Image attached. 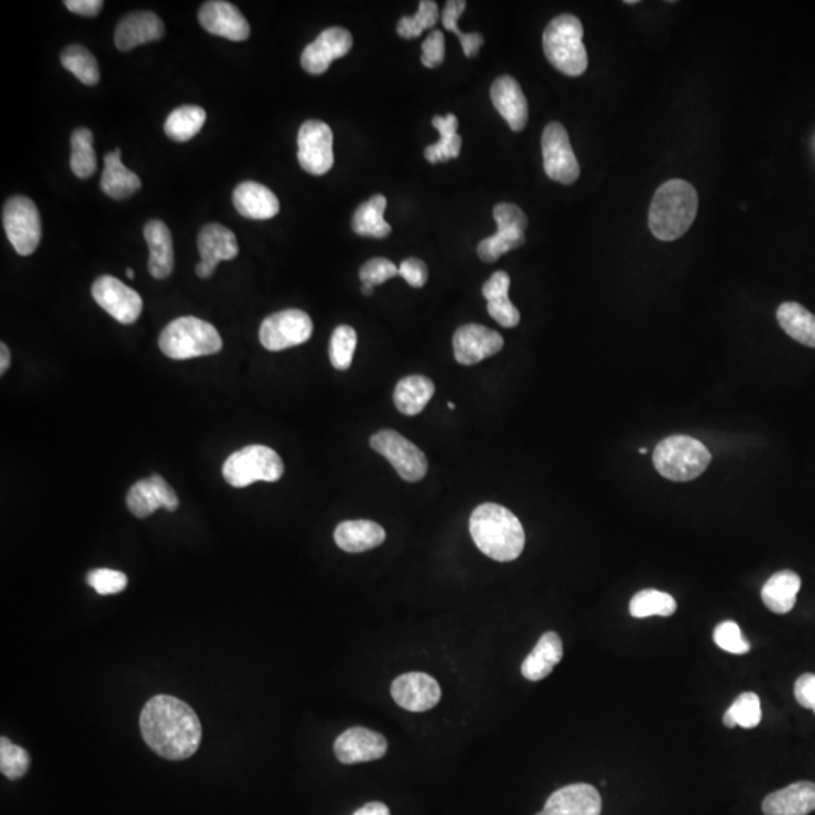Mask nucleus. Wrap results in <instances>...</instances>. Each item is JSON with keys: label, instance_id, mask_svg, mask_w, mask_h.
Returning a JSON list of instances; mask_svg holds the SVG:
<instances>
[{"label": "nucleus", "instance_id": "obj_3", "mask_svg": "<svg viewBox=\"0 0 815 815\" xmlns=\"http://www.w3.org/2000/svg\"><path fill=\"white\" fill-rule=\"evenodd\" d=\"M696 189L686 180L672 179L657 189L649 207L648 225L663 242L680 239L689 231L698 215Z\"/></svg>", "mask_w": 815, "mask_h": 815}, {"label": "nucleus", "instance_id": "obj_39", "mask_svg": "<svg viewBox=\"0 0 815 815\" xmlns=\"http://www.w3.org/2000/svg\"><path fill=\"white\" fill-rule=\"evenodd\" d=\"M61 62L65 70L73 73L82 84L93 87L99 84L100 68L99 62L94 58L90 50L79 44H71L65 47L61 53Z\"/></svg>", "mask_w": 815, "mask_h": 815}, {"label": "nucleus", "instance_id": "obj_41", "mask_svg": "<svg viewBox=\"0 0 815 815\" xmlns=\"http://www.w3.org/2000/svg\"><path fill=\"white\" fill-rule=\"evenodd\" d=\"M761 717L763 713H761L760 698L752 692L743 693L726 711L723 716V725L726 728H736L739 725L742 728L752 729L760 725Z\"/></svg>", "mask_w": 815, "mask_h": 815}, {"label": "nucleus", "instance_id": "obj_37", "mask_svg": "<svg viewBox=\"0 0 815 815\" xmlns=\"http://www.w3.org/2000/svg\"><path fill=\"white\" fill-rule=\"evenodd\" d=\"M206 123V111L200 106L185 105L171 112L165 121V133L176 142L191 141L203 129Z\"/></svg>", "mask_w": 815, "mask_h": 815}, {"label": "nucleus", "instance_id": "obj_32", "mask_svg": "<svg viewBox=\"0 0 815 815\" xmlns=\"http://www.w3.org/2000/svg\"><path fill=\"white\" fill-rule=\"evenodd\" d=\"M141 179L121 162V151L115 150L105 156V170H103L100 186L108 197L114 200H124L132 197L141 189Z\"/></svg>", "mask_w": 815, "mask_h": 815}, {"label": "nucleus", "instance_id": "obj_17", "mask_svg": "<svg viewBox=\"0 0 815 815\" xmlns=\"http://www.w3.org/2000/svg\"><path fill=\"white\" fill-rule=\"evenodd\" d=\"M352 46L351 32L343 28L325 29L302 52V68L310 74H323L336 59L348 55Z\"/></svg>", "mask_w": 815, "mask_h": 815}, {"label": "nucleus", "instance_id": "obj_9", "mask_svg": "<svg viewBox=\"0 0 815 815\" xmlns=\"http://www.w3.org/2000/svg\"><path fill=\"white\" fill-rule=\"evenodd\" d=\"M5 233L20 256H31L40 245L41 216L34 201L22 195L11 197L2 212Z\"/></svg>", "mask_w": 815, "mask_h": 815}, {"label": "nucleus", "instance_id": "obj_26", "mask_svg": "<svg viewBox=\"0 0 815 815\" xmlns=\"http://www.w3.org/2000/svg\"><path fill=\"white\" fill-rule=\"evenodd\" d=\"M144 237L150 250L148 271L156 280H165L174 269L173 236L170 228L154 219L145 224Z\"/></svg>", "mask_w": 815, "mask_h": 815}, {"label": "nucleus", "instance_id": "obj_47", "mask_svg": "<svg viewBox=\"0 0 815 815\" xmlns=\"http://www.w3.org/2000/svg\"><path fill=\"white\" fill-rule=\"evenodd\" d=\"M127 576L115 569H94L88 574V585L100 595L120 594L127 588Z\"/></svg>", "mask_w": 815, "mask_h": 815}, {"label": "nucleus", "instance_id": "obj_21", "mask_svg": "<svg viewBox=\"0 0 815 815\" xmlns=\"http://www.w3.org/2000/svg\"><path fill=\"white\" fill-rule=\"evenodd\" d=\"M603 802L597 788L571 784L554 791L536 815H600Z\"/></svg>", "mask_w": 815, "mask_h": 815}, {"label": "nucleus", "instance_id": "obj_50", "mask_svg": "<svg viewBox=\"0 0 815 815\" xmlns=\"http://www.w3.org/2000/svg\"><path fill=\"white\" fill-rule=\"evenodd\" d=\"M399 275L410 284V286L420 289L425 286L428 281L429 272L428 266L419 259H406L403 260L402 265L399 266Z\"/></svg>", "mask_w": 815, "mask_h": 815}, {"label": "nucleus", "instance_id": "obj_20", "mask_svg": "<svg viewBox=\"0 0 815 815\" xmlns=\"http://www.w3.org/2000/svg\"><path fill=\"white\" fill-rule=\"evenodd\" d=\"M387 748V740L382 734L355 726L339 736L334 743V754L343 764L367 763L384 757Z\"/></svg>", "mask_w": 815, "mask_h": 815}, {"label": "nucleus", "instance_id": "obj_11", "mask_svg": "<svg viewBox=\"0 0 815 815\" xmlns=\"http://www.w3.org/2000/svg\"><path fill=\"white\" fill-rule=\"evenodd\" d=\"M542 157L548 179L562 185H573L580 176V165L563 124H548L542 133Z\"/></svg>", "mask_w": 815, "mask_h": 815}, {"label": "nucleus", "instance_id": "obj_2", "mask_svg": "<svg viewBox=\"0 0 815 815\" xmlns=\"http://www.w3.org/2000/svg\"><path fill=\"white\" fill-rule=\"evenodd\" d=\"M470 533L477 548L497 562L518 559L526 544L523 524L509 509L496 503H483L474 509Z\"/></svg>", "mask_w": 815, "mask_h": 815}, {"label": "nucleus", "instance_id": "obj_49", "mask_svg": "<svg viewBox=\"0 0 815 815\" xmlns=\"http://www.w3.org/2000/svg\"><path fill=\"white\" fill-rule=\"evenodd\" d=\"M444 34L441 31H434L428 35L422 44V64L426 68H435L443 64L446 56V43Z\"/></svg>", "mask_w": 815, "mask_h": 815}, {"label": "nucleus", "instance_id": "obj_33", "mask_svg": "<svg viewBox=\"0 0 815 815\" xmlns=\"http://www.w3.org/2000/svg\"><path fill=\"white\" fill-rule=\"evenodd\" d=\"M435 385L431 379L422 375L406 376L394 390V405L405 416H417L425 410L434 397Z\"/></svg>", "mask_w": 815, "mask_h": 815}, {"label": "nucleus", "instance_id": "obj_48", "mask_svg": "<svg viewBox=\"0 0 815 815\" xmlns=\"http://www.w3.org/2000/svg\"><path fill=\"white\" fill-rule=\"evenodd\" d=\"M396 275H399V269L396 268V265L391 260L381 259V257L369 260L360 269V280L364 284H372V286L385 283V281L396 277Z\"/></svg>", "mask_w": 815, "mask_h": 815}, {"label": "nucleus", "instance_id": "obj_6", "mask_svg": "<svg viewBox=\"0 0 815 815\" xmlns=\"http://www.w3.org/2000/svg\"><path fill=\"white\" fill-rule=\"evenodd\" d=\"M652 461L665 479L690 482L707 470L711 453L701 441L689 435H672L657 444Z\"/></svg>", "mask_w": 815, "mask_h": 815}, {"label": "nucleus", "instance_id": "obj_52", "mask_svg": "<svg viewBox=\"0 0 815 815\" xmlns=\"http://www.w3.org/2000/svg\"><path fill=\"white\" fill-rule=\"evenodd\" d=\"M64 5L71 13L84 17H96L99 16L105 4L102 0H67Z\"/></svg>", "mask_w": 815, "mask_h": 815}, {"label": "nucleus", "instance_id": "obj_38", "mask_svg": "<svg viewBox=\"0 0 815 815\" xmlns=\"http://www.w3.org/2000/svg\"><path fill=\"white\" fill-rule=\"evenodd\" d=\"M70 167L79 179L93 177L97 171V156L94 151V135L90 129L77 127L71 135Z\"/></svg>", "mask_w": 815, "mask_h": 815}, {"label": "nucleus", "instance_id": "obj_40", "mask_svg": "<svg viewBox=\"0 0 815 815\" xmlns=\"http://www.w3.org/2000/svg\"><path fill=\"white\" fill-rule=\"evenodd\" d=\"M677 612V601L672 595L656 589H645L637 592L630 603V615L633 618L648 616H671Z\"/></svg>", "mask_w": 815, "mask_h": 815}, {"label": "nucleus", "instance_id": "obj_46", "mask_svg": "<svg viewBox=\"0 0 815 815\" xmlns=\"http://www.w3.org/2000/svg\"><path fill=\"white\" fill-rule=\"evenodd\" d=\"M714 642L723 651L742 656L751 649L748 640L743 637L739 624L734 621H725L717 625L714 630Z\"/></svg>", "mask_w": 815, "mask_h": 815}, {"label": "nucleus", "instance_id": "obj_8", "mask_svg": "<svg viewBox=\"0 0 815 815\" xmlns=\"http://www.w3.org/2000/svg\"><path fill=\"white\" fill-rule=\"evenodd\" d=\"M497 233L486 237L477 247V254L486 263H494L509 251L517 250L526 243L529 219L526 213L512 203H500L494 207Z\"/></svg>", "mask_w": 815, "mask_h": 815}, {"label": "nucleus", "instance_id": "obj_34", "mask_svg": "<svg viewBox=\"0 0 815 815\" xmlns=\"http://www.w3.org/2000/svg\"><path fill=\"white\" fill-rule=\"evenodd\" d=\"M782 330L800 345L815 348V316L797 302H784L776 311Z\"/></svg>", "mask_w": 815, "mask_h": 815}, {"label": "nucleus", "instance_id": "obj_42", "mask_svg": "<svg viewBox=\"0 0 815 815\" xmlns=\"http://www.w3.org/2000/svg\"><path fill=\"white\" fill-rule=\"evenodd\" d=\"M465 8H467V2H464V0H449L446 4V8H444L441 20H443V26L447 31L458 35L465 56H467V58H473V56L479 53L480 47L485 43V38H483L482 34H477V32L464 34V32L459 29L458 20L459 17L462 16V13H464Z\"/></svg>", "mask_w": 815, "mask_h": 815}, {"label": "nucleus", "instance_id": "obj_53", "mask_svg": "<svg viewBox=\"0 0 815 815\" xmlns=\"http://www.w3.org/2000/svg\"><path fill=\"white\" fill-rule=\"evenodd\" d=\"M352 815H390V809L381 802H370L357 809Z\"/></svg>", "mask_w": 815, "mask_h": 815}, {"label": "nucleus", "instance_id": "obj_1", "mask_svg": "<svg viewBox=\"0 0 815 815\" xmlns=\"http://www.w3.org/2000/svg\"><path fill=\"white\" fill-rule=\"evenodd\" d=\"M139 725L148 748L167 760H186L200 748V719L182 699L154 696L145 704Z\"/></svg>", "mask_w": 815, "mask_h": 815}, {"label": "nucleus", "instance_id": "obj_36", "mask_svg": "<svg viewBox=\"0 0 815 815\" xmlns=\"http://www.w3.org/2000/svg\"><path fill=\"white\" fill-rule=\"evenodd\" d=\"M435 129L440 132V141L437 144L429 145L425 150V157L428 162L438 163L456 159L461 154L462 138L458 135V118L449 114L447 117L437 115L432 120Z\"/></svg>", "mask_w": 815, "mask_h": 815}, {"label": "nucleus", "instance_id": "obj_60", "mask_svg": "<svg viewBox=\"0 0 815 815\" xmlns=\"http://www.w3.org/2000/svg\"><path fill=\"white\" fill-rule=\"evenodd\" d=\"M449 408H450V410H452V411H453V410H455L456 406H455V405H453V403H452V402H449Z\"/></svg>", "mask_w": 815, "mask_h": 815}, {"label": "nucleus", "instance_id": "obj_7", "mask_svg": "<svg viewBox=\"0 0 815 815\" xmlns=\"http://www.w3.org/2000/svg\"><path fill=\"white\" fill-rule=\"evenodd\" d=\"M222 474L234 488H247L256 482H277L283 477L284 464L271 447L253 444L228 456Z\"/></svg>", "mask_w": 815, "mask_h": 815}, {"label": "nucleus", "instance_id": "obj_19", "mask_svg": "<svg viewBox=\"0 0 815 815\" xmlns=\"http://www.w3.org/2000/svg\"><path fill=\"white\" fill-rule=\"evenodd\" d=\"M200 25L209 34L227 38L230 41H245L250 38L251 28L239 8L224 0H210L198 13Z\"/></svg>", "mask_w": 815, "mask_h": 815}, {"label": "nucleus", "instance_id": "obj_51", "mask_svg": "<svg viewBox=\"0 0 815 815\" xmlns=\"http://www.w3.org/2000/svg\"><path fill=\"white\" fill-rule=\"evenodd\" d=\"M794 696L803 708L815 713V674H805L794 684Z\"/></svg>", "mask_w": 815, "mask_h": 815}, {"label": "nucleus", "instance_id": "obj_12", "mask_svg": "<svg viewBox=\"0 0 815 815\" xmlns=\"http://www.w3.org/2000/svg\"><path fill=\"white\" fill-rule=\"evenodd\" d=\"M313 334V322L305 311L283 310L266 317L260 326V342L268 351L278 352L302 345Z\"/></svg>", "mask_w": 815, "mask_h": 815}, {"label": "nucleus", "instance_id": "obj_31", "mask_svg": "<svg viewBox=\"0 0 815 815\" xmlns=\"http://www.w3.org/2000/svg\"><path fill=\"white\" fill-rule=\"evenodd\" d=\"M802 580L794 571L785 569L773 574L761 591V598L767 609L778 615H785L791 612L796 606L797 594H799Z\"/></svg>", "mask_w": 815, "mask_h": 815}, {"label": "nucleus", "instance_id": "obj_14", "mask_svg": "<svg viewBox=\"0 0 815 815\" xmlns=\"http://www.w3.org/2000/svg\"><path fill=\"white\" fill-rule=\"evenodd\" d=\"M91 293L97 304L123 325H130L141 316V295L111 275L97 278Z\"/></svg>", "mask_w": 815, "mask_h": 815}, {"label": "nucleus", "instance_id": "obj_45", "mask_svg": "<svg viewBox=\"0 0 815 815\" xmlns=\"http://www.w3.org/2000/svg\"><path fill=\"white\" fill-rule=\"evenodd\" d=\"M31 766L28 752L14 745L7 737L0 739V770L11 781L22 778Z\"/></svg>", "mask_w": 815, "mask_h": 815}, {"label": "nucleus", "instance_id": "obj_4", "mask_svg": "<svg viewBox=\"0 0 815 815\" xmlns=\"http://www.w3.org/2000/svg\"><path fill=\"white\" fill-rule=\"evenodd\" d=\"M542 46L550 64L566 76H582L588 68L583 25L573 14H562L548 23Z\"/></svg>", "mask_w": 815, "mask_h": 815}, {"label": "nucleus", "instance_id": "obj_27", "mask_svg": "<svg viewBox=\"0 0 815 815\" xmlns=\"http://www.w3.org/2000/svg\"><path fill=\"white\" fill-rule=\"evenodd\" d=\"M198 251L201 262L216 269L222 260L236 259L239 254L236 234L216 222L204 225L198 234Z\"/></svg>", "mask_w": 815, "mask_h": 815}, {"label": "nucleus", "instance_id": "obj_54", "mask_svg": "<svg viewBox=\"0 0 815 815\" xmlns=\"http://www.w3.org/2000/svg\"><path fill=\"white\" fill-rule=\"evenodd\" d=\"M10 364V349H8V346L5 345V343H2V345H0V373H2V375H5V372L10 369Z\"/></svg>", "mask_w": 815, "mask_h": 815}, {"label": "nucleus", "instance_id": "obj_43", "mask_svg": "<svg viewBox=\"0 0 815 815\" xmlns=\"http://www.w3.org/2000/svg\"><path fill=\"white\" fill-rule=\"evenodd\" d=\"M440 20L437 2L422 0L419 11L414 16L402 17L397 23V34L406 40L419 38L426 29L434 28Z\"/></svg>", "mask_w": 815, "mask_h": 815}, {"label": "nucleus", "instance_id": "obj_22", "mask_svg": "<svg viewBox=\"0 0 815 815\" xmlns=\"http://www.w3.org/2000/svg\"><path fill=\"white\" fill-rule=\"evenodd\" d=\"M489 96L494 108L514 132H521L529 120V105L520 84L511 76H500L491 85Z\"/></svg>", "mask_w": 815, "mask_h": 815}, {"label": "nucleus", "instance_id": "obj_55", "mask_svg": "<svg viewBox=\"0 0 815 815\" xmlns=\"http://www.w3.org/2000/svg\"><path fill=\"white\" fill-rule=\"evenodd\" d=\"M195 272H197V275L200 278H209L212 277L215 269L210 268V266L206 265V263L200 262L198 263L197 268H195Z\"/></svg>", "mask_w": 815, "mask_h": 815}, {"label": "nucleus", "instance_id": "obj_35", "mask_svg": "<svg viewBox=\"0 0 815 815\" xmlns=\"http://www.w3.org/2000/svg\"><path fill=\"white\" fill-rule=\"evenodd\" d=\"M387 209V198L384 195H373L366 203L355 210L352 218V230L364 237L384 239L390 236L391 225L384 219Z\"/></svg>", "mask_w": 815, "mask_h": 815}, {"label": "nucleus", "instance_id": "obj_30", "mask_svg": "<svg viewBox=\"0 0 815 815\" xmlns=\"http://www.w3.org/2000/svg\"><path fill=\"white\" fill-rule=\"evenodd\" d=\"M334 539L346 553H363L385 541V530L375 521H343L337 526Z\"/></svg>", "mask_w": 815, "mask_h": 815}, {"label": "nucleus", "instance_id": "obj_44", "mask_svg": "<svg viewBox=\"0 0 815 815\" xmlns=\"http://www.w3.org/2000/svg\"><path fill=\"white\" fill-rule=\"evenodd\" d=\"M357 333L349 325L337 326L331 336L330 360L334 369L348 370L357 349Z\"/></svg>", "mask_w": 815, "mask_h": 815}, {"label": "nucleus", "instance_id": "obj_16", "mask_svg": "<svg viewBox=\"0 0 815 815\" xmlns=\"http://www.w3.org/2000/svg\"><path fill=\"white\" fill-rule=\"evenodd\" d=\"M391 696L403 710L423 713L440 702V684L431 675L410 672L397 677L391 684Z\"/></svg>", "mask_w": 815, "mask_h": 815}, {"label": "nucleus", "instance_id": "obj_18", "mask_svg": "<svg viewBox=\"0 0 815 815\" xmlns=\"http://www.w3.org/2000/svg\"><path fill=\"white\" fill-rule=\"evenodd\" d=\"M127 508L135 517L147 518L148 515L163 508L174 512L179 508V497L163 477L153 474L148 479L138 480L127 494Z\"/></svg>", "mask_w": 815, "mask_h": 815}, {"label": "nucleus", "instance_id": "obj_24", "mask_svg": "<svg viewBox=\"0 0 815 815\" xmlns=\"http://www.w3.org/2000/svg\"><path fill=\"white\" fill-rule=\"evenodd\" d=\"M233 204L237 212L245 218L265 221L280 212L277 195L257 182H243L234 189Z\"/></svg>", "mask_w": 815, "mask_h": 815}, {"label": "nucleus", "instance_id": "obj_59", "mask_svg": "<svg viewBox=\"0 0 815 815\" xmlns=\"http://www.w3.org/2000/svg\"><path fill=\"white\" fill-rule=\"evenodd\" d=\"M646 452H648V449H646V447H642V449H640V453H642V455H645Z\"/></svg>", "mask_w": 815, "mask_h": 815}, {"label": "nucleus", "instance_id": "obj_10", "mask_svg": "<svg viewBox=\"0 0 815 815\" xmlns=\"http://www.w3.org/2000/svg\"><path fill=\"white\" fill-rule=\"evenodd\" d=\"M370 446L384 456L406 482H419L428 473L425 453L399 432L384 429L370 438Z\"/></svg>", "mask_w": 815, "mask_h": 815}, {"label": "nucleus", "instance_id": "obj_28", "mask_svg": "<svg viewBox=\"0 0 815 815\" xmlns=\"http://www.w3.org/2000/svg\"><path fill=\"white\" fill-rule=\"evenodd\" d=\"M509 287H511V277L508 272L499 271L491 275L488 281L483 284V298L488 301V314L497 323L505 328H515L520 323V311L509 299Z\"/></svg>", "mask_w": 815, "mask_h": 815}, {"label": "nucleus", "instance_id": "obj_13", "mask_svg": "<svg viewBox=\"0 0 815 815\" xmlns=\"http://www.w3.org/2000/svg\"><path fill=\"white\" fill-rule=\"evenodd\" d=\"M334 136L328 124L308 120L298 133V160L302 170L313 176H323L334 165Z\"/></svg>", "mask_w": 815, "mask_h": 815}, {"label": "nucleus", "instance_id": "obj_5", "mask_svg": "<svg viewBox=\"0 0 815 815\" xmlns=\"http://www.w3.org/2000/svg\"><path fill=\"white\" fill-rule=\"evenodd\" d=\"M159 348L173 360H189L218 354L222 339L212 323L198 317H179L160 334Z\"/></svg>", "mask_w": 815, "mask_h": 815}, {"label": "nucleus", "instance_id": "obj_58", "mask_svg": "<svg viewBox=\"0 0 815 815\" xmlns=\"http://www.w3.org/2000/svg\"><path fill=\"white\" fill-rule=\"evenodd\" d=\"M625 4H627V5H637V4H639V0H625Z\"/></svg>", "mask_w": 815, "mask_h": 815}, {"label": "nucleus", "instance_id": "obj_23", "mask_svg": "<svg viewBox=\"0 0 815 815\" xmlns=\"http://www.w3.org/2000/svg\"><path fill=\"white\" fill-rule=\"evenodd\" d=\"M165 35V26L159 16L151 11L129 14L118 23L115 46L121 52H129L142 44L153 43Z\"/></svg>", "mask_w": 815, "mask_h": 815}, {"label": "nucleus", "instance_id": "obj_15", "mask_svg": "<svg viewBox=\"0 0 815 815\" xmlns=\"http://www.w3.org/2000/svg\"><path fill=\"white\" fill-rule=\"evenodd\" d=\"M505 340L497 331L489 330L477 323L461 326L453 334V352L456 361L462 366H473L485 358L499 354Z\"/></svg>", "mask_w": 815, "mask_h": 815}, {"label": "nucleus", "instance_id": "obj_56", "mask_svg": "<svg viewBox=\"0 0 815 815\" xmlns=\"http://www.w3.org/2000/svg\"><path fill=\"white\" fill-rule=\"evenodd\" d=\"M373 287H375V286H372V284H364L363 283V287H361V292H363L364 295H366V296H370L373 293Z\"/></svg>", "mask_w": 815, "mask_h": 815}, {"label": "nucleus", "instance_id": "obj_29", "mask_svg": "<svg viewBox=\"0 0 815 815\" xmlns=\"http://www.w3.org/2000/svg\"><path fill=\"white\" fill-rule=\"evenodd\" d=\"M563 657L562 639L554 631L542 634L533 651L521 666L523 677L529 681H541L553 672Z\"/></svg>", "mask_w": 815, "mask_h": 815}, {"label": "nucleus", "instance_id": "obj_57", "mask_svg": "<svg viewBox=\"0 0 815 815\" xmlns=\"http://www.w3.org/2000/svg\"><path fill=\"white\" fill-rule=\"evenodd\" d=\"M126 274L127 277L130 278V280H133V278H135V271H133V269H127Z\"/></svg>", "mask_w": 815, "mask_h": 815}, {"label": "nucleus", "instance_id": "obj_25", "mask_svg": "<svg viewBox=\"0 0 815 815\" xmlns=\"http://www.w3.org/2000/svg\"><path fill=\"white\" fill-rule=\"evenodd\" d=\"M815 809L814 782H796L769 794L763 802L766 815H808Z\"/></svg>", "mask_w": 815, "mask_h": 815}]
</instances>
